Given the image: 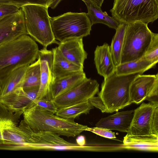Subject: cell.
Instances as JSON below:
<instances>
[{
    "label": "cell",
    "instance_id": "obj_1",
    "mask_svg": "<svg viewBox=\"0 0 158 158\" xmlns=\"http://www.w3.org/2000/svg\"><path fill=\"white\" fill-rule=\"evenodd\" d=\"M23 120L34 132L48 131L60 135L74 137L88 127L76 123L74 120L66 119L31 104L23 113Z\"/></svg>",
    "mask_w": 158,
    "mask_h": 158
},
{
    "label": "cell",
    "instance_id": "obj_2",
    "mask_svg": "<svg viewBox=\"0 0 158 158\" xmlns=\"http://www.w3.org/2000/svg\"><path fill=\"white\" fill-rule=\"evenodd\" d=\"M37 44L27 35L0 45V81L14 70L33 63L38 57Z\"/></svg>",
    "mask_w": 158,
    "mask_h": 158
},
{
    "label": "cell",
    "instance_id": "obj_3",
    "mask_svg": "<svg viewBox=\"0 0 158 158\" xmlns=\"http://www.w3.org/2000/svg\"><path fill=\"white\" fill-rule=\"evenodd\" d=\"M139 74L118 75L114 72L104 79L101 90L98 93L104 107V112H117L132 103L130 98V87Z\"/></svg>",
    "mask_w": 158,
    "mask_h": 158
},
{
    "label": "cell",
    "instance_id": "obj_4",
    "mask_svg": "<svg viewBox=\"0 0 158 158\" xmlns=\"http://www.w3.org/2000/svg\"><path fill=\"white\" fill-rule=\"evenodd\" d=\"M110 11L119 23H148L158 18V0H114Z\"/></svg>",
    "mask_w": 158,
    "mask_h": 158
},
{
    "label": "cell",
    "instance_id": "obj_5",
    "mask_svg": "<svg viewBox=\"0 0 158 158\" xmlns=\"http://www.w3.org/2000/svg\"><path fill=\"white\" fill-rule=\"evenodd\" d=\"M24 15L27 34L46 48L58 43L53 34L47 6L27 4L21 7Z\"/></svg>",
    "mask_w": 158,
    "mask_h": 158
},
{
    "label": "cell",
    "instance_id": "obj_6",
    "mask_svg": "<svg viewBox=\"0 0 158 158\" xmlns=\"http://www.w3.org/2000/svg\"><path fill=\"white\" fill-rule=\"evenodd\" d=\"M52 30L56 40L62 42L90 35L91 22L87 13L68 12L56 17H51Z\"/></svg>",
    "mask_w": 158,
    "mask_h": 158
},
{
    "label": "cell",
    "instance_id": "obj_7",
    "mask_svg": "<svg viewBox=\"0 0 158 158\" xmlns=\"http://www.w3.org/2000/svg\"><path fill=\"white\" fill-rule=\"evenodd\" d=\"M153 33L147 23L137 22L128 24L121 64L143 57L150 44Z\"/></svg>",
    "mask_w": 158,
    "mask_h": 158
},
{
    "label": "cell",
    "instance_id": "obj_8",
    "mask_svg": "<svg viewBox=\"0 0 158 158\" xmlns=\"http://www.w3.org/2000/svg\"><path fill=\"white\" fill-rule=\"evenodd\" d=\"M92 147L68 142L60 135L48 131L34 132L28 150L90 151Z\"/></svg>",
    "mask_w": 158,
    "mask_h": 158
},
{
    "label": "cell",
    "instance_id": "obj_9",
    "mask_svg": "<svg viewBox=\"0 0 158 158\" xmlns=\"http://www.w3.org/2000/svg\"><path fill=\"white\" fill-rule=\"evenodd\" d=\"M99 86L96 80L86 78L77 86L53 101L58 108L87 101L98 92Z\"/></svg>",
    "mask_w": 158,
    "mask_h": 158
},
{
    "label": "cell",
    "instance_id": "obj_10",
    "mask_svg": "<svg viewBox=\"0 0 158 158\" xmlns=\"http://www.w3.org/2000/svg\"><path fill=\"white\" fill-rule=\"evenodd\" d=\"M158 105L152 102H143L134 110V114L128 131L127 133L132 135H150L153 115Z\"/></svg>",
    "mask_w": 158,
    "mask_h": 158
},
{
    "label": "cell",
    "instance_id": "obj_11",
    "mask_svg": "<svg viewBox=\"0 0 158 158\" xmlns=\"http://www.w3.org/2000/svg\"><path fill=\"white\" fill-rule=\"evenodd\" d=\"M25 34L27 32L21 8L0 21V45Z\"/></svg>",
    "mask_w": 158,
    "mask_h": 158
},
{
    "label": "cell",
    "instance_id": "obj_12",
    "mask_svg": "<svg viewBox=\"0 0 158 158\" xmlns=\"http://www.w3.org/2000/svg\"><path fill=\"white\" fill-rule=\"evenodd\" d=\"M39 87H20L0 97V101L14 111H23L36 99Z\"/></svg>",
    "mask_w": 158,
    "mask_h": 158
},
{
    "label": "cell",
    "instance_id": "obj_13",
    "mask_svg": "<svg viewBox=\"0 0 158 158\" xmlns=\"http://www.w3.org/2000/svg\"><path fill=\"white\" fill-rule=\"evenodd\" d=\"M158 81V73L156 75L138 74L130 87L131 102L139 104L146 99L155 83Z\"/></svg>",
    "mask_w": 158,
    "mask_h": 158
},
{
    "label": "cell",
    "instance_id": "obj_14",
    "mask_svg": "<svg viewBox=\"0 0 158 158\" xmlns=\"http://www.w3.org/2000/svg\"><path fill=\"white\" fill-rule=\"evenodd\" d=\"M57 48L63 56L72 63L84 68L87 53L85 50L82 38L70 39L58 43Z\"/></svg>",
    "mask_w": 158,
    "mask_h": 158
},
{
    "label": "cell",
    "instance_id": "obj_15",
    "mask_svg": "<svg viewBox=\"0 0 158 158\" xmlns=\"http://www.w3.org/2000/svg\"><path fill=\"white\" fill-rule=\"evenodd\" d=\"M84 72H78L52 80L50 87L51 98L53 99L68 92L86 78Z\"/></svg>",
    "mask_w": 158,
    "mask_h": 158
},
{
    "label": "cell",
    "instance_id": "obj_16",
    "mask_svg": "<svg viewBox=\"0 0 158 158\" xmlns=\"http://www.w3.org/2000/svg\"><path fill=\"white\" fill-rule=\"evenodd\" d=\"M134 110L118 112L112 115L101 118L96 124V127L110 130H116L127 133L132 118Z\"/></svg>",
    "mask_w": 158,
    "mask_h": 158
},
{
    "label": "cell",
    "instance_id": "obj_17",
    "mask_svg": "<svg viewBox=\"0 0 158 158\" xmlns=\"http://www.w3.org/2000/svg\"><path fill=\"white\" fill-rule=\"evenodd\" d=\"M94 62L98 73L105 79L115 72V67L110 50L106 43L97 46L94 52Z\"/></svg>",
    "mask_w": 158,
    "mask_h": 158
},
{
    "label": "cell",
    "instance_id": "obj_18",
    "mask_svg": "<svg viewBox=\"0 0 158 158\" xmlns=\"http://www.w3.org/2000/svg\"><path fill=\"white\" fill-rule=\"evenodd\" d=\"M122 147L126 149L158 151V135L151 134L132 135L127 134L124 137Z\"/></svg>",
    "mask_w": 158,
    "mask_h": 158
},
{
    "label": "cell",
    "instance_id": "obj_19",
    "mask_svg": "<svg viewBox=\"0 0 158 158\" xmlns=\"http://www.w3.org/2000/svg\"><path fill=\"white\" fill-rule=\"evenodd\" d=\"M54 59L51 69L52 80L84 72L83 68L72 63L61 55L57 47L53 48Z\"/></svg>",
    "mask_w": 158,
    "mask_h": 158
},
{
    "label": "cell",
    "instance_id": "obj_20",
    "mask_svg": "<svg viewBox=\"0 0 158 158\" xmlns=\"http://www.w3.org/2000/svg\"><path fill=\"white\" fill-rule=\"evenodd\" d=\"M28 66H23L14 70L0 81V97L11 92L17 89L22 87Z\"/></svg>",
    "mask_w": 158,
    "mask_h": 158
},
{
    "label": "cell",
    "instance_id": "obj_21",
    "mask_svg": "<svg viewBox=\"0 0 158 158\" xmlns=\"http://www.w3.org/2000/svg\"><path fill=\"white\" fill-rule=\"evenodd\" d=\"M156 63L143 57L136 60L121 64L116 66L115 73L118 75H128L144 72L153 67Z\"/></svg>",
    "mask_w": 158,
    "mask_h": 158
},
{
    "label": "cell",
    "instance_id": "obj_22",
    "mask_svg": "<svg viewBox=\"0 0 158 158\" xmlns=\"http://www.w3.org/2000/svg\"><path fill=\"white\" fill-rule=\"evenodd\" d=\"M88 9L87 15L92 25L101 23L109 27L116 29L119 23L113 17L109 16L106 12H103L100 8L94 4L85 3Z\"/></svg>",
    "mask_w": 158,
    "mask_h": 158
},
{
    "label": "cell",
    "instance_id": "obj_23",
    "mask_svg": "<svg viewBox=\"0 0 158 158\" xmlns=\"http://www.w3.org/2000/svg\"><path fill=\"white\" fill-rule=\"evenodd\" d=\"M127 24L120 23L116 29L110 46V50L113 61L115 66L121 64Z\"/></svg>",
    "mask_w": 158,
    "mask_h": 158
},
{
    "label": "cell",
    "instance_id": "obj_24",
    "mask_svg": "<svg viewBox=\"0 0 158 158\" xmlns=\"http://www.w3.org/2000/svg\"><path fill=\"white\" fill-rule=\"evenodd\" d=\"M94 108V106L87 101L59 108L55 114L65 119L74 120L82 114H89L90 110Z\"/></svg>",
    "mask_w": 158,
    "mask_h": 158
},
{
    "label": "cell",
    "instance_id": "obj_25",
    "mask_svg": "<svg viewBox=\"0 0 158 158\" xmlns=\"http://www.w3.org/2000/svg\"><path fill=\"white\" fill-rule=\"evenodd\" d=\"M40 61L41 71L40 81L35 99H52L50 94V85L52 80L51 71L47 61L40 60Z\"/></svg>",
    "mask_w": 158,
    "mask_h": 158
},
{
    "label": "cell",
    "instance_id": "obj_26",
    "mask_svg": "<svg viewBox=\"0 0 158 158\" xmlns=\"http://www.w3.org/2000/svg\"><path fill=\"white\" fill-rule=\"evenodd\" d=\"M41 68L39 58L29 65L27 69L22 87L23 88L39 87L41 78Z\"/></svg>",
    "mask_w": 158,
    "mask_h": 158
},
{
    "label": "cell",
    "instance_id": "obj_27",
    "mask_svg": "<svg viewBox=\"0 0 158 158\" xmlns=\"http://www.w3.org/2000/svg\"><path fill=\"white\" fill-rule=\"evenodd\" d=\"M23 111H14L0 101V129L10 125H17Z\"/></svg>",
    "mask_w": 158,
    "mask_h": 158
},
{
    "label": "cell",
    "instance_id": "obj_28",
    "mask_svg": "<svg viewBox=\"0 0 158 158\" xmlns=\"http://www.w3.org/2000/svg\"><path fill=\"white\" fill-rule=\"evenodd\" d=\"M157 64L158 61V34L153 33L150 44L143 57Z\"/></svg>",
    "mask_w": 158,
    "mask_h": 158
},
{
    "label": "cell",
    "instance_id": "obj_29",
    "mask_svg": "<svg viewBox=\"0 0 158 158\" xmlns=\"http://www.w3.org/2000/svg\"><path fill=\"white\" fill-rule=\"evenodd\" d=\"M32 104H35L54 114L58 109L53 102V99L49 98H44L40 100L35 99Z\"/></svg>",
    "mask_w": 158,
    "mask_h": 158
},
{
    "label": "cell",
    "instance_id": "obj_30",
    "mask_svg": "<svg viewBox=\"0 0 158 158\" xmlns=\"http://www.w3.org/2000/svg\"><path fill=\"white\" fill-rule=\"evenodd\" d=\"M54 0H16L13 5L21 8L24 5L35 4L50 7Z\"/></svg>",
    "mask_w": 158,
    "mask_h": 158
},
{
    "label": "cell",
    "instance_id": "obj_31",
    "mask_svg": "<svg viewBox=\"0 0 158 158\" xmlns=\"http://www.w3.org/2000/svg\"><path fill=\"white\" fill-rule=\"evenodd\" d=\"M86 131H91L99 136L109 139L116 138L115 134L110 130L107 128L96 127L90 128L88 127Z\"/></svg>",
    "mask_w": 158,
    "mask_h": 158
},
{
    "label": "cell",
    "instance_id": "obj_32",
    "mask_svg": "<svg viewBox=\"0 0 158 158\" xmlns=\"http://www.w3.org/2000/svg\"><path fill=\"white\" fill-rule=\"evenodd\" d=\"M38 58L40 60L47 61L51 71L54 59V54L52 50H48L45 48L39 50Z\"/></svg>",
    "mask_w": 158,
    "mask_h": 158
},
{
    "label": "cell",
    "instance_id": "obj_33",
    "mask_svg": "<svg viewBox=\"0 0 158 158\" xmlns=\"http://www.w3.org/2000/svg\"><path fill=\"white\" fill-rule=\"evenodd\" d=\"M20 8L12 5L0 6V21L18 11Z\"/></svg>",
    "mask_w": 158,
    "mask_h": 158
},
{
    "label": "cell",
    "instance_id": "obj_34",
    "mask_svg": "<svg viewBox=\"0 0 158 158\" xmlns=\"http://www.w3.org/2000/svg\"><path fill=\"white\" fill-rule=\"evenodd\" d=\"M151 134L158 135V106L154 110L151 127Z\"/></svg>",
    "mask_w": 158,
    "mask_h": 158
},
{
    "label": "cell",
    "instance_id": "obj_35",
    "mask_svg": "<svg viewBox=\"0 0 158 158\" xmlns=\"http://www.w3.org/2000/svg\"><path fill=\"white\" fill-rule=\"evenodd\" d=\"M85 3H89L94 4L101 8L104 0H81Z\"/></svg>",
    "mask_w": 158,
    "mask_h": 158
},
{
    "label": "cell",
    "instance_id": "obj_36",
    "mask_svg": "<svg viewBox=\"0 0 158 158\" xmlns=\"http://www.w3.org/2000/svg\"><path fill=\"white\" fill-rule=\"evenodd\" d=\"M77 143L80 146L85 145L86 141L85 137L82 135L78 136L76 139Z\"/></svg>",
    "mask_w": 158,
    "mask_h": 158
},
{
    "label": "cell",
    "instance_id": "obj_37",
    "mask_svg": "<svg viewBox=\"0 0 158 158\" xmlns=\"http://www.w3.org/2000/svg\"><path fill=\"white\" fill-rule=\"evenodd\" d=\"M16 0H0V6L5 4L13 5Z\"/></svg>",
    "mask_w": 158,
    "mask_h": 158
},
{
    "label": "cell",
    "instance_id": "obj_38",
    "mask_svg": "<svg viewBox=\"0 0 158 158\" xmlns=\"http://www.w3.org/2000/svg\"><path fill=\"white\" fill-rule=\"evenodd\" d=\"M63 0H54L52 3L50 5V7L52 9H55L58 4Z\"/></svg>",
    "mask_w": 158,
    "mask_h": 158
},
{
    "label": "cell",
    "instance_id": "obj_39",
    "mask_svg": "<svg viewBox=\"0 0 158 158\" xmlns=\"http://www.w3.org/2000/svg\"><path fill=\"white\" fill-rule=\"evenodd\" d=\"M0 91H1V89H0Z\"/></svg>",
    "mask_w": 158,
    "mask_h": 158
}]
</instances>
